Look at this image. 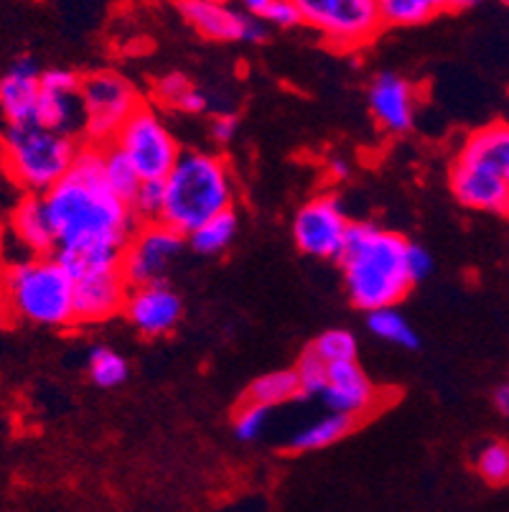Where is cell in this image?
I'll use <instances>...</instances> for the list:
<instances>
[{
	"instance_id": "1",
	"label": "cell",
	"mask_w": 509,
	"mask_h": 512,
	"mask_svg": "<svg viewBox=\"0 0 509 512\" xmlns=\"http://www.w3.org/2000/svg\"><path fill=\"white\" fill-rule=\"evenodd\" d=\"M44 199L56 232V250H123L140 227L130 204L107 184L102 148L82 146L69 174Z\"/></svg>"
},
{
	"instance_id": "2",
	"label": "cell",
	"mask_w": 509,
	"mask_h": 512,
	"mask_svg": "<svg viewBox=\"0 0 509 512\" xmlns=\"http://www.w3.org/2000/svg\"><path fill=\"white\" fill-rule=\"evenodd\" d=\"M410 242L403 235L370 222L352 225L344 253L339 258L344 286L357 309H395L413 288L408 273Z\"/></svg>"
},
{
	"instance_id": "3",
	"label": "cell",
	"mask_w": 509,
	"mask_h": 512,
	"mask_svg": "<svg viewBox=\"0 0 509 512\" xmlns=\"http://www.w3.org/2000/svg\"><path fill=\"white\" fill-rule=\"evenodd\" d=\"M161 222L189 237L204 222L230 212L235 202V176L227 158L209 151H184L179 164L163 181Z\"/></svg>"
},
{
	"instance_id": "4",
	"label": "cell",
	"mask_w": 509,
	"mask_h": 512,
	"mask_svg": "<svg viewBox=\"0 0 509 512\" xmlns=\"http://www.w3.org/2000/svg\"><path fill=\"white\" fill-rule=\"evenodd\" d=\"M3 301L36 327H69L74 319V281L54 255L8 265L0 276Z\"/></svg>"
},
{
	"instance_id": "5",
	"label": "cell",
	"mask_w": 509,
	"mask_h": 512,
	"mask_svg": "<svg viewBox=\"0 0 509 512\" xmlns=\"http://www.w3.org/2000/svg\"><path fill=\"white\" fill-rule=\"evenodd\" d=\"M82 143L56 136L39 125H6L0 136V161L8 176L28 194H49L77 161Z\"/></svg>"
},
{
	"instance_id": "6",
	"label": "cell",
	"mask_w": 509,
	"mask_h": 512,
	"mask_svg": "<svg viewBox=\"0 0 509 512\" xmlns=\"http://www.w3.org/2000/svg\"><path fill=\"white\" fill-rule=\"evenodd\" d=\"M79 97L84 107V138L87 146L95 148H110L125 123L143 107L133 82L112 69L87 74Z\"/></svg>"
},
{
	"instance_id": "7",
	"label": "cell",
	"mask_w": 509,
	"mask_h": 512,
	"mask_svg": "<svg viewBox=\"0 0 509 512\" xmlns=\"http://www.w3.org/2000/svg\"><path fill=\"white\" fill-rule=\"evenodd\" d=\"M112 146L133 164L140 181H166L184 153L161 113L146 102L125 123Z\"/></svg>"
},
{
	"instance_id": "8",
	"label": "cell",
	"mask_w": 509,
	"mask_h": 512,
	"mask_svg": "<svg viewBox=\"0 0 509 512\" xmlns=\"http://www.w3.org/2000/svg\"><path fill=\"white\" fill-rule=\"evenodd\" d=\"M308 29L339 51H354L370 44L382 26L377 0H298Z\"/></svg>"
},
{
	"instance_id": "9",
	"label": "cell",
	"mask_w": 509,
	"mask_h": 512,
	"mask_svg": "<svg viewBox=\"0 0 509 512\" xmlns=\"http://www.w3.org/2000/svg\"><path fill=\"white\" fill-rule=\"evenodd\" d=\"M507 171V166L461 146L451 164L448 184L456 202L464 207L476 209V212L509 214Z\"/></svg>"
},
{
	"instance_id": "10",
	"label": "cell",
	"mask_w": 509,
	"mask_h": 512,
	"mask_svg": "<svg viewBox=\"0 0 509 512\" xmlns=\"http://www.w3.org/2000/svg\"><path fill=\"white\" fill-rule=\"evenodd\" d=\"M186 245V237L163 222L140 225L133 240L123 248L120 273L130 288L166 283V273Z\"/></svg>"
},
{
	"instance_id": "11",
	"label": "cell",
	"mask_w": 509,
	"mask_h": 512,
	"mask_svg": "<svg viewBox=\"0 0 509 512\" xmlns=\"http://www.w3.org/2000/svg\"><path fill=\"white\" fill-rule=\"evenodd\" d=\"M354 222L334 197H314L293 217V240L301 253L319 260H339Z\"/></svg>"
},
{
	"instance_id": "12",
	"label": "cell",
	"mask_w": 509,
	"mask_h": 512,
	"mask_svg": "<svg viewBox=\"0 0 509 512\" xmlns=\"http://www.w3.org/2000/svg\"><path fill=\"white\" fill-rule=\"evenodd\" d=\"M179 13L191 29L209 41L222 44H258L268 36V26L252 18L242 6L219 0H184Z\"/></svg>"
},
{
	"instance_id": "13",
	"label": "cell",
	"mask_w": 509,
	"mask_h": 512,
	"mask_svg": "<svg viewBox=\"0 0 509 512\" xmlns=\"http://www.w3.org/2000/svg\"><path fill=\"white\" fill-rule=\"evenodd\" d=\"M181 311L184 306L179 293L168 283H153V286L130 288L123 314L143 337H163L174 332L181 321Z\"/></svg>"
},
{
	"instance_id": "14",
	"label": "cell",
	"mask_w": 509,
	"mask_h": 512,
	"mask_svg": "<svg viewBox=\"0 0 509 512\" xmlns=\"http://www.w3.org/2000/svg\"><path fill=\"white\" fill-rule=\"evenodd\" d=\"M367 102H370V113L375 123L382 130L400 136L408 133L415 123V107H418V95L415 87L408 79L398 72H382L372 79L370 92H367Z\"/></svg>"
},
{
	"instance_id": "15",
	"label": "cell",
	"mask_w": 509,
	"mask_h": 512,
	"mask_svg": "<svg viewBox=\"0 0 509 512\" xmlns=\"http://www.w3.org/2000/svg\"><path fill=\"white\" fill-rule=\"evenodd\" d=\"M377 398H380V393H377L370 375L359 367V362L329 367V380H326V388L321 393V400L329 408V413H342V416L359 421L364 413L377 408Z\"/></svg>"
},
{
	"instance_id": "16",
	"label": "cell",
	"mask_w": 509,
	"mask_h": 512,
	"mask_svg": "<svg viewBox=\"0 0 509 512\" xmlns=\"http://www.w3.org/2000/svg\"><path fill=\"white\" fill-rule=\"evenodd\" d=\"M130 286L123 273H97L74 281V319L77 324H100L125 311Z\"/></svg>"
},
{
	"instance_id": "17",
	"label": "cell",
	"mask_w": 509,
	"mask_h": 512,
	"mask_svg": "<svg viewBox=\"0 0 509 512\" xmlns=\"http://www.w3.org/2000/svg\"><path fill=\"white\" fill-rule=\"evenodd\" d=\"M41 97V69L31 57H18L0 77V113L8 125H34Z\"/></svg>"
},
{
	"instance_id": "18",
	"label": "cell",
	"mask_w": 509,
	"mask_h": 512,
	"mask_svg": "<svg viewBox=\"0 0 509 512\" xmlns=\"http://www.w3.org/2000/svg\"><path fill=\"white\" fill-rule=\"evenodd\" d=\"M13 232L26 245L34 258L56 253V232L51 225V214L41 194H28L13 212Z\"/></svg>"
},
{
	"instance_id": "19",
	"label": "cell",
	"mask_w": 509,
	"mask_h": 512,
	"mask_svg": "<svg viewBox=\"0 0 509 512\" xmlns=\"http://www.w3.org/2000/svg\"><path fill=\"white\" fill-rule=\"evenodd\" d=\"M34 125L49 130V133H56V136H67V138H74L77 133H84L82 97L41 92Z\"/></svg>"
},
{
	"instance_id": "20",
	"label": "cell",
	"mask_w": 509,
	"mask_h": 512,
	"mask_svg": "<svg viewBox=\"0 0 509 512\" xmlns=\"http://www.w3.org/2000/svg\"><path fill=\"white\" fill-rule=\"evenodd\" d=\"M153 100L166 110L199 115L209 110V95L191 82L186 74L168 72L153 82Z\"/></svg>"
},
{
	"instance_id": "21",
	"label": "cell",
	"mask_w": 509,
	"mask_h": 512,
	"mask_svg": "<svg viewBox=\"0 0 509 512\" xmlns=\"http://www.w3.org/2000/svg\"><path fill=\"white\" fill-rule=\"evenodd\" d=\"M357 423L359 421L342 416V413H326V416L316 418L314 423H308L306 428L296 431V434L291 436V441H288V449L298 451V454L329 449V446L347 439L354 428H357Z\"/></svg>"
},
{
	"instance_id": "22",
	"label": "cell",
	"mask_w": 509,
	"mask_h": 512,
	"mask_svg": "<svg viewBox=\"0 0 509 512\" xmlns=\"http://www.w3.org/2000/svg\"><path fill=\"white\" fill-rule=\"evenodd\" d=\"M301 395V385H298L296 370H273L260 375L258 380H252L250 388H247V400L250 403H258L273 411L275 406H283L288 400L298 398Z\"/></svg>"
},
{
	"instance_id": "23",
	"label": "cell",
	"mask_w": 509,
	"mask_h": 512,
	"mask_svg": "<svg viewBox=\"0 0 509 512\" xmlns=\"http://www.w3.org/2000/svg\"><path fill=\"white\" fill-rule=\"evenodd\" d=\"M237 230H240V220H237L235 209H230V212L219 214L214 220L204 222L196 232H191L186 237V245L199 255H219L235 242Z\"/></svg>"
},
{
	"instance_id": "24",
	"label": "cell",
	"mask_w": 509,
	"mask_h": 512,
	"mask_svg": "<svg viewBox=\"0 0 509 512\" xmlns=\"http://www.w3.org/2000/svg\"><path fill=\"white\" fill-rule=\"evenodd\" d=\"M448 11V3L441 0H380V13H382V26H420L441 13Z\"/></svg>"
},
{
	"instance_id": "25",
	"label": "cell",
	"mask_w": 509,
	"mask_h": 512,
	"mask_svg": "<svg viewBox=\"0 0 509 512\" xmlns=\"http://www.w3.org/2000/svg\"><path fill=\"white\" fill-rule=\"evenodd\" d=\"M367 329L375 334L377 339H385V342L395 344V347L403 349H418L420 337L410 321L400 314L398 309H380L367 314Z\"/></svg>"
},
{
	"instance_id": "26",
	"label": "cell",
	"mask_w": 509,
	"mask_h": 512,
	"mask_svg": "<svg viewBox=\"0 0 509 512\" xmlns=\"http://www.w3.org/2000/svg\"><path fill=\"white\" fill-rule=\"evenodd\" d=\"M87 372L97 388H118L128 380L130 367L120 352L110 347H95L87 357Z\"/></svg>"
},
{
	"instance_id": "27",
	"label": "cell",
	"mask_w": 509,
	"mask_h": 512,
	"mask_svg": "<svg viewBox=\"0 0 509 512\" xmlns=\"http://www.w3.org/2000/svg\"><path fill=\"white\" fill-rule=\"evenodd\" d=\"M308 349L329 367L344 365V362H357L359 355L357 337L347 332V329H329V332L319 334Z\"/></svg>"
},
{
	"instance_id": "28",
	"label": "cell",
	"mask_w": 509,
	"mask_h": 512,
	"mask_svg": "<svg viewBox=\"0 0 509 512\" xmlns=\"http://www.w3.org/2000/svg\"><path fill=\"white\" fill-rule=\"evenodd\" d=\"M105 151V176H107V184H110V189L115 194H118L123 202H133L135 192L140 189V176L138 171L133 169V164H130L128 158L123 156V153L118 151L115 146L110 148H102Z\"/></svg>"
},
{
	"instance_id": "29",
	"label": "cell",
	"mask_w": 509,
	"mask_h": 512,
	"mask_svg": "<svg viewBox=\"0 0 509 512\" xmlns=\"http://www.w3.org/2000/svg\"><path fill=\"white\" fill-rule=\"evenodd\" d=\"M242 8L252 18H258L265 26H275V29H293L303 23L298 0H245Z\"/></svg>"
},
{
	"instance_id": "30",
	"label": "cell",
	"mask_w": 509,
	"mask_h": 512,
	"mask_svg": "<svg viewBox=\"0 0 509 512\" xmlns=\"http://www.w3.org/2000/svg\"><path fill=\"white\" fill-rule=\"evenodd\" d=\"M476 472L484 482L507 484L509 482V444L507 441H489L476 454Z\"/></svg>"
},
{
	"instance_id": "31",
	"label": "cell",
	"mask_w": 509,
	"mask_h": 512,
	"mask_svg": "<svg viewBox=\"0 0 509 512\" xmlns=\"http://www.w3.org/2000/svg\"><path fill=\"white\" fill-rule=\"evenodd\" d=\"M163 199H166V186H163V181H143L138 192H135L133 202H130L135 220H138L140 225L161 222Z\"/></svg>"
},
{
	"instance_id": "32",
	"label": "cell",
	"mask_w": 509,
	"mask_h": 512,
	"mask_svg": "<svg viewBox=\"0 0 509 512\" xmlns=\"http://www.w3.org/2000/svg\"><path fill=\"white\" fill-rule=\"evenodd\" d=\"M296 375H298V385H301V395L303 398H311V395H321L326 388V380H329V365L321 362L319 357L306 349L301 355V360L296 362Z\"/></svg>"
},
{
	"instance_id": "33",
	"label": "cell",
	"mask_w": 509,
	"mask_h": 512,
	"mask_svg": "<svg viewBox=\"0 0 509 512\" xmlns=\"http://www.w3.org/2000/svg\"><path fill=\"white\" fill-rule=\"evenodd\" d=\"M268 418H270V408L258 406V403H250V400H245V403L237 408L235 421H232L235 436L240 441H245V444L260 439L265 431V426H268Z\"/></svg>"
},
{
	"instance_id": "34",
	"label": "cell",
	"mask_w": 509,
	"mask_h": 512,
	"mask_svg": "<svg viewBox=\"0 0 509 512\" xmlns=\"http://www.w3.org/2000/svg\"><path fill=\"white\" fill-rule=\"evenodd\" d=\"M82 79L84 77H79L74 69H46V72H41V92H51V95H79Z\"/></svg>"
},
{
	"instance_id": "35",
	"label": "cell",
	"mask_w": 509,
	"mask_h": 512,
	"mask_svg": "<svg viewBox=\"0 0 509 512\" xmlns=\"http://www.w3.org/2000/svg\"><path fill=\"white\" fill-rule=\"evenodd\" d=\"M408 273L413 286L420 281H426L433 273V255L423 245H415V242H410L408 248Z\"/></svg>"
},
{
	"instance_id": "36",
	"label": "cell",
	"mask_w": 509,
	"mask_h": 512,
	"mask_svg": "<svg viewBox=\"0 0 509 512\" xmlns=\"http://www.w3.org/2000/svg\"><path fill=\"white\" fill-rule=\"evenodd\" d=\"M240 130V118L232 113H219L212 118V138L217 143H230Z\"/></svg>"
},
{
	"instance_id": "37",
	"label": "cell",
	"mask_w": 509,
	"mask_h": 512,
	"mask_svg": "<svg viewBox=\"0 0 509 512\" xmlns=\"http://www.w3.org/2000/svg\"><path fill=\"white\" fill-rule=\"evenodd\" d=\"M494 408H497L502 416H509V380L494 390Z\"/></svg>"
},
{
	"instance_id": "38",
	"label": "cell",
	"mask_w": 509,
	"mask_h": 512,
	"mask_svg": "<svg viewBox=\"0 0 509 512\" xmlns=\"http://www.w3.org/2000/svg\"><path fill=\"white\" fill-rule=\"evenodd\" d=\"M329 171H331V179H347L349 176V166L344 158H331Z\"/></svg>"
},
{
	"instance_id": "39",
	"label": "cell",
	"mask_w": 509,
	"mask_h": 512,
	"mask_svg": "<svg viewBox=\"0 0 509 512\" xmlns=\"http://www.w3.org/2000/svg\"><path fill=\"white\" fill-rule=\"evenodd\" d=\"M507 184H509V171H507Z\"/></svg>"
}]
</instances>
